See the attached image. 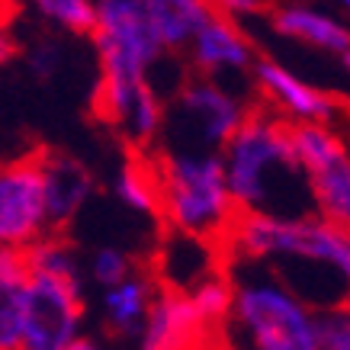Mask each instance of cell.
Returning a JSON list of instances; mask_svg holds the SVG:
<instances>
[{
    "instance_id": "20",
    "label": "cell",
    "mask_w": 350,
    "mask_h": 350,
    "mask_svg": "<svg viewBox=\"0 0 350 350\" xmlns=\"http://www.w3.org/2000/svg\"><path fill=\"white\" fill-rule=\"evenodd\" d=\"M55 62H58V58H55V45H45V49H39V52L29 58L32 71H36L39 77H49V75H52V71H55Z\"/></svg>"
},
{
    "instance_id": "12",
    "label": "cell",
    "mask_w": 350,
    "mask_h": 350,
    "mask_svg": "<svg viewBox=\"0 0 350 350\" xmlns=\"http://www.w3.org/2000/svg\"><path fill=\"white\" fill-rule=\"evenodd\" d=\"M154 286H158V276L151 273V267L145 257L135 260V280H122L113 293L107 296V321H103V331H107L113 340L132 338L138 328H142V319L148 315V302L154 296Z\"/></svg>"
},
{
    "instance_id": "14",
    "label": "cell",
    "mask_w": 350,
    "mask_h": 350,
    "mask_svg": "<svg viewBox=\"0 0 350 350\" xmlns=\"http://www.w3.org/2000/svg\"><path fill=\"white\" fill-rule=\"evenodd\" d=\"M273 29L280 36H289V39H299L306 45H315V49H325V52L344 55L350 49V29L340 26L338 20H331L328 13H319L312 7H283V10L273 13Z\"/></svg>"
},
{
    "instance_id": "15",
    "label": "cell",
    "mask_w": 350,
    "mask_h": 350,
    "mask_svg": "<svg viewBox=\"0 0 350 350\" xmlns=\"http://www.w3.org/2000/svg\"><path fill=\"white\" fill-rule=\"evenodd\" d=\"M116 193L122 202H129L138 213H148L161 219V196H158V170L154 161H145L142 154H132L116 180Z\"/></svg>"
},
{
    "instance_id": "22",
    "label": "cell",
    "mask_w": 350,
    "mask_h": 350,
    "mask_svg": "<svg viewBox=\"0 0 350 350\" xmlns=\"http://www.w3.org/2000/svg\"><path fill=\"white\" fill-rule=\"evenodd\" d=\"M62 350H96V344L94 340H87V338H77V340H71V344L62 347Z\"/></svg>"
},
{
    "instance_id": "8",
    "label": "cell",
    "mask_w": 350,
    "mask_h": 350,
    "mask_svg": "<svg viewBox=\"0 0 350 350\" xmlns=\"http://www.w3.org/2000/svg\"><path fill=\"white\" fill-rule=\"evenodd\" d=\"M42 183H45V228L49 234H68V225L94 190L90 170L64 151L42 148Z\"/></svg>"
},
{
    "instance_id": "1",
    "label": "cell",
    "mask_w": 350,
    "mask_h": 350,
    "mask_svg": "<svg viewBox=\"0 0 350 350\" xmlns=\"http://www.w3.org/2000/svg\"><path fill=\"white\" fill-rule=\"evenodd\" d=\"M219 154L225 187L241 209L276 219H299L286 196H296L308 209V177L293 148L289 122L280 116H270L264 109H244L241 126L228 135Z\"/></svg>"
},
{
    "instance_id": "21",
    "label": "cell",
    "mask_w": 350,
    "mask_h": 350,
    "mask_svg": "<svg viewBox=\"0 0 350 350\" xmlns=\"http://www.w3.org/2000/svg\"><path fill=\"white\" fill-rule=\"evenodd\" d=\"M16 55V45H13V39L7 36V32L0 29V64H7Z\"/></svg>"
},
{
    "instance_id": "24",
    "label": "cell",
    "mask_w": 350,
    "mask_h": 350,
    "mask_svg": "<svg viewBox=\"0 0 350 350\" xmlns=\"http://www.w3.org/2000/svg\"><path fill=\"white\" fill-rule=\"evenodd\" d=\"M340 3H344V7H347V10H350V0H340Z\"/></svg>"
},
{
    "instance_id": "4",
    "label": "cell",
    "mask_w": 350,
    "mask_h": 350,
    "mask_svg": "<svg viewBox=\"0 0 350 350\" xmlns=\"http://www.w3.org/2000/svg\"><path fill=\"white\" fill-rule=\"evenodd\" d=\"M232 280V315L251 334L254 350H315V315L302 306L286 286H280L273 276L234 273Z\"/></svg>"
},
{
    "instance_id": "18",
    "label": "cell",
    "mask_w": 350,
    "mask_h": 350,
    "mask_svg": "<svg viewBox=\"0 0 350 350\" xmlns=\"http://www.w3.org/2000/svg\"><path fill=\"white\" fill-rule=\"evenodd\" d=\"M132 267H135L132 257H126L122 251L107 247V251H100V254L94 257V280L103 283V286H119L122 280H129Z\"/></svg>"
},
{
    "instance_id": "6",
    "label": "cell",
    "mask_w": 350,
    "mask_h": 350,
    "mask_svg": "<svg viewBox=\"0 0 350 350\" xmlns=\"http://www.w3.org/2000/svg\"><path fill=\"white\" fill-rule=\"evenodd\" d=\"M289 138L319 213L350 228V154L344 142L321 122H289Z\"/></svg>"
},
{
    "instance_id": "13",
    "label": "cell",
    "mask_w": 350,
    "mask_h": 350,
    "mask_svg": "<svg viewBox=\"0 0 350 350\" xmlns=\"http://www.w3.org/2000/svg\"><path fill=\"white\" fill-rule=\"evenodd\" d=\"M142 7L148 13L164 52H177L190 45L196 29L215 16L209 0H142Z\"/></svg>"
},
{
    "instance_id": "7",
    "label": "cell",
    "mask_w": 350,
    "mask_h": 350,
    "mask_svg": "<svg viewBox=\"0 0 350 350\" xmlns=\"http://www.w3.org/2000/svg\"><path fill=\"white\" fill-rule=\"evenodd\" d=\"M45 232L42 148L0 164V247L32 244Z\"/></svg>"
},
{
    "instance_id": "2",
    "label": "cell",
    "mask_w": 350,
    "mask_h": 350,
    "mask_svg": "<svg viewBox=\"0 0 350 350\" xmlns=\"http://www.w3.org/2000/svg\"><path fill=\"white\" fill-rule=\"evenodd\" d=\"M158 196L161 219L158 225L177 232L196 234L219 257V267L228 270V228L238 213V202L225 187L222 154H174L158 151Z\"/></svg>"
},
{
    "instance_id": "5",
    "label": "cell",
    "mask_w": 350,
    "mask_h": 350,
    "mask_svg": "<svg viewBox=\"0 0 350 350\" xmlns=\"http://www.w3.org/2000/svg\"><path fill=\"white\" fill-rule=\"evenodd\" d=\"M244 107L232 94H225L219 84L206 81V77H193L183 81L180 90L174 94L167 122L170 138H180L183 151L174 154H209V151L222 148L228 135L241 126Z\"/></svg>"
},
{
    "instance_id": "3",
    "label": "cell",
    "mask_w": 350,
    "mask_h": 350,
    "mask_svg": "<svg viewBox=\"0 0 350 350\" xmlns=\"http://www.w3.org/2000/svg\"><path fill=\"white\" fill-rule=\"evenodd\" d=\"M94 45L100 52V84L94 94V113L107 126H122L135 90L148 81L151 64L164 55L142 0H96Z\"/></svg>"
},
{
    "instance_id": "23",
    "label": "cell",
    "mask_w": 350,
    "mask_h": 350,
    "mask_svg": "<svg viewBox=\"0 0 350 350\" xmlns=\"http://www.w3.org/2000/svg\"><path fill=\"white\" fill-rule=\"evenodd\" d=\"M340 58H344V68H347V71H350V49H347V52H344V55H340Z\"/></svg>"
},
{
    "instance_id": "10",
    "label": "cell",
    "mask_w": 350,
    "mask_h": 350,
    "mask_svg": "<svg viewBox=\"0 0 350 350\" xmlns=\"http://www.w3.org/2000/svg\"><path fill=\"white\" fill-rule=\"evenodd\" d=\"M26 289H29L26 244L0 247V350H23Z\"/></svg>"
},
{
    "instance_id": "16",
    "label": "cell",
    "mask_w": 350,
    "mask_h": 350,
    "mask_svg": "<svg viewBox=\"0 0 350 350\" xmlns=\"http://www.w3.org/2000/svg\"><path fill=\"white\" fill-rule=\"evenodd\" d=\"M29 7L62 29L90 36L96 23V0H29Z\"/></svg>"
},
{
    "instance_id": "17",
    "label": "cell",
    "mask_w": 350,
    "mask_h": 350,
    "mask_svg": "<svg viewBox=\"0 0 350 350\" xmlns=\"http://www.w3.org/2000/svg\"><path fill=\"white\" fill-rule=\"evenodd\" d=\"M315 315V350H350V306L319 308Z\"/></svg>"
},
{
    "instance_id": "11",
    "label": "cell",
    "mask_w": 350,
    "mask_h": 350,
    "mask_svg": "<svg viewBox=\"0 0 350 350\" xmlns=\"http://www.w3.org/2000/svg\"><path fill=\"white\" fill-rule=\"evenodd\" d=\"M190 49H193V64L200 71H206V75L225 71V68L241 71V68L254 64L251 42L225 16H213L209 23H202L200 29H196V36L190 39Z\"/></svg>"
},
{
    "instance_id": "9",
    "label": "cell",
    "mask_w": 350,
    "mask_h": 350,
    "mask_svg": "<svg viewBox=\"0 0 350 350\" xmlns=\"http://www.w3.org/2000/svg\"><path fill=\"white\" fill-rule=\"evenodd\" d=\"M254 75L257 84L267 90L280 109H286L289 116L302 119V122H331L334 119V103L296 75H289L283 64L270 62V58H254Z\"/></svg>"
},
{
    "instance_id": "19",
    "label": "cell",
    "mask_w": 350,
    "mask_h": 350,
    "mask_svg": "<svg viewBox=\"0 0 350 350\" xmlns=\"http://www.w3.org/2000/svg\"><path fill=\"white\" fill-rule=\"evenodd\" d=\"M213 7H219L222 13H232V16H247V13L260 10L264 0H213Z\"/></svg>"
}]
</instances>
